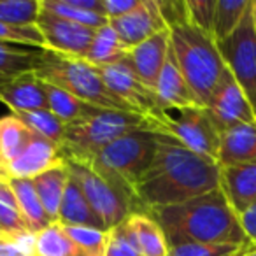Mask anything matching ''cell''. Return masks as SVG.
<instances>
[{
	"instance_id": "14",
	"label": "cell",
	"mask_w": 256,
	"mask_h": 256,
	"mask_svg": "<svg viewBox=\"0 0 256 256\" xmlns=\"http://www.w3.org/2000/svg\"><path fill=\"white\" fill-rule=\"evenodd\" d=\"M62 164H64V158L56 144L34 132L25 150L14 160L0 168L8 179H36L42 172Z\"/></svg>"
},
{
	"instance_id": "34",
	"label": "cell",
	"mask_w": 256,
	"mask_h": 256,
	"mask_svg": "<svg viewBox=\"0 0 256 256\" xmlns=\"http://www.w3.org/2000/svg\"><path fill=\"white\" fill-rule=\"evenodd\" d=\"M68 237L79 246L86 256H106L109 232L88 226H64Z\"/></svg>"
},
{
	"instance_id": "38",
	"label": "cell",
	"mask_w": 256,
	"mask_h": 256,
	"mask_svg": "<svg viewBox=\"0 0 256 256\" xmlns=\"http://www.w3.org/2000/svg\"><path fill=\"white\" fill-rule=\"evenodd\" d=\"M184 14L190 23L210 34L216 0H182Z\"/></svg>"
},
{
	"instance_id": "12",
	"label": "cell",
	"mask_w": 256,
	"mask_h": 256,
	"mask_svg": "<svg viewBox=\"0 0 256 256\" xmlns=\"http://www.w3.org/2000/svg\"><path fill=\"white\" fill-rule=\"evenodd\" d=\"M206 109L220 134L226 132L234 126H238V124L256 123L251 106H249L244 93L240 92L238 84L235 82L230 70L224 76L220 88L216 90Z\"/></svg>"
},
{
	"instance_id": "25",
	"label": "cell",
	"mask_w": 256,
	"mask_h": 256,
	"mask_svg": "<svg viewBox=\"0 0 256 256\" xmlns=\"http://www.w3.org/2000/svg\"><path fill=\"white\" fill-rule=\"evenodd\" d=\"M40 48L18 46L0 40V81L16 78L25 72H36L44 56Z\"/></svg>"
},
{
	"instance_id": "35",
	"label": "cell",
	"mask_w": 256,
	"mask_h": 256,
	"mask_svg": "<svg viewBox=\"0 0 256 256\" xmlns=\"http://www.w3.org/2000/svg\"><path fill=\"white\" fill-rule=\"evenodd\" d=\"M106 256H142L128 221H123L116 228L109 230Z\"/></svg>"
},
{
	"instance_id": "13",
	"label": "cell",
	"mask_w": 256,
	"mask_h": 256,
	"mask_svg": "<svg viewBox=\"0 0 256 256\" xmlns=\"http://www.w3.org/2000/svg\"><path fill=\"white\" fill-rule=\"evenodd\" d=\"M109 25L128 50L168 28L160 2L156 0H140L137 8L128 14L109 20Z\"/></svg>"
},
{
	"instance_id": "9",
	"label": "cell",
	"mask_w": 256,
	"mask_h": 256,
	"mask_svg": "<svg viewBox=\"0 0 256 256\" xmlns=\"http://www.w3.org/2000/svg\"><path fill=\"white\" fill-rule=\"evenodd\" d=\"M218 44L228 70L256 118V20L252 14V0L237 30Z\"/></svg>"
},
{
	"instance_id": "43",
	"label": "cell",
	"mask_w": 256,
	"mask_h": 256,
	"mask_svg": "<svg viewBox=\"0 0 256 256\" xmlns=\"http://www.w3.org/2000/svg\"><path fill=\"white\" fill-rule=\"evenodd\" d=\"M252 14H254V20H256V0H252Z\"/></svg>"
},
{
	"instance_id": "29",
	"label": "cell",
	"mask_w": 256,
	"mask_h": 256,
	"mask_svg": "<svg viewBox=\"0 0 256 256\" xmlns=\"http://www.w3.org/2000/svg\"><path fill=\"white\" fill-rule=\"evenodd\" d=\"M249 6L251 0H216L212 28H210V36L216 39V42L228 39L237 30Z\"/></svg>"
},
{
	"instance_id": "22",
	"label": "cell",
	"mask_w": 256,
	"mask_h": 256,
	"mask_svg": "<svg viewBox=\"0 0 256 256\" xmlns=\"http://www.w3.org/2000/svg\"><path fill=\"white\" fill-rule=\"evenodd\" d=\"M9 186L14 193L18 209L22 212L23 220H25L26 226H28L30 234L36 235L50 224H53L48 218L42 204H40L32 179H9Z\"/></svg>"
},
{
	"instance_id": "23",
	"label": "cell",
	"mask_w": 256,
	"mask_h": 256,
	"mask_svg": "<svg viewBox=\"0 0 256 256\" xmlns=\"http://www.w3.org/2000/svg\"><path fill=\"white\" fill-rule=\"evenodd\" d=\"M44 82V92L48 96V107L50 110L58 118V120L64 121L67 126L76 123H81V121L88 120V118L98 114L102 109L95 106H90V104L82 102V100L76 98L74 95L67 93L65 90L53 86L50 82Z\"/></svg>"
},
{
	"instance_id": "36",
	"label": "cell",
	"mask_w": 256,
	"mask_h": 256,
	"mask_svg": "<svg viewBox=\"0 0 256 256\" xmlns=\"http://www.w3.org/2000/svg\"><path fill=\"white\" fill-rule=\"evenodd\" d=\"M242 246L184 242L168 248V256H235Z\"/></svg>"
},
{
	"instance_id": "42",
	"label": "cell",
	"mask_w": 256,
	"mask_h": 256,
	"mask_svg": "<svg viewBox=\"0 0 256 256\" xmlns=\"http://www.w3.org/2000/svg\"><path fill=\"white\" fill-rule=\"evenodd\" d=\"M248 256H256V244H252V248H251V251L248 252Z\"/></svg>"
},
{
	"instance_id": "6",
	"label": "cell",
	"mask_w": 256,
	"mask_h": 256,
	"mask_svg": "<svg viewBox=\"0 0 256 256\" xmlns=\"http://www.w3.org/2000/svg\"><path fill=\"white\" fill-rule=\"evenodd\" d=\"M36 74L42 81L65 90L82 102L95 106L102 110H130V107L110 93L100 70L93 67L84 58L62 56L56 53L44 51Z\"/></svg>"
},
{
	"instance_id": "19",
	"label": "cell",
	"mask_w": 256,
	"mask_h": 256,
	"mask_svg": "<svg viewBox=\"0 0 256 256\" xmlns=\"http://www.w3.org/2000/svg\"><path fill=\"white\" fill-rule=\"evenodd\" d=\"M256 160V123L238 124L220 134L218 165L235 167Z\"/></svg>"
},
{
	"instance_id": "4",
	"label": "cell",
	"mask_w": 256,
	"mask_h": 256,
	"mask_svg": "<svg viewBox=\"0 0 256 256\" xmlns=\"http://www.w3.org/2000/svg\"><path fill=\"white\" fill-rule=\"evenodd\" d=\"M137 130H154L150 118L130 110H100L67 126L58 150L64 160L90 165L109 144Z\"/></svg>"
},
{
	"instance_id": "37",
	"label": "cell",
	"mask_w": 256,
	"mask_h": 256,
	"mask_svg": "<svg viewBox=\"0 0 256 256\" xmlns=\"http://www.w3.org/2000/svg\"><path fill=\"white\" fill-rule=\"evenodd\" d=\"M0 40L2 42L18 44V46H30L44 50V40L37 26H14L0 23Z\"/></svg>"
},
{
	"instance_id": "1",
	"label": "cell",
	"mask_w": 256,
	"mask_h": 256,
	"mask_svg": "<svg viewBox=\"0 0 256 256\" xmlns=\"http://www.w3.org/2000/svg\"><path fill=\"white\" fill-rule=\"evenodd\" d=\"M221 184V167L216 160L193 153L179 140L158 132L153 164L136 190V204L144 212L170 207L206 195Z\"/></svg>"
},
{
	"instance_id": "10",
	"label": "cell",
	"mask_w": 256,
	"mask_h": 256,
	"mask_svg": "<svg viewBox=\"0 0 256 256\" xmlns=\"http://www.w3.org/2000/svg\"><path fill=\"white\" fill-rule=\"evenodd\" d=\"M44 40V50L62 56L84 58L92 46L95 30L72 23L50 11H39L36 23Z\"/></svg>"
},
{
	"instance_id": "17",
	"label": "cell",
	"mask_w": 256,
	"mask_h": 256,
	"mask_svg": "<svg viewBox=\"0 0 256 256\" xmlns=\"http://www.w3.org/2000/svg\"><path fill=\"white\" fill-rule=\"evenodd\" d=\"M154 96H156V106L162 112L170 109H184V107L198 106L192 88L179 68L172 50H168L167 60H165L162 74L158 78Z\"/></svg>"
},
{
	"instance_id": "20",
	"label": "cell",
	"mask_w": 256,
	"mask_h": 256,
	"mask_svg": "<svg viewBox=\"0 0 256 256\" xmlns=\"http://www.w3.org/2000/svg\"><path fill=\"white\" fill-rule=\"evenodd\" d=\"M58 223L64 224V226H88L96 228V230H106L102 220L92 209L82 190L79 188V184L70 174H68V181L67 186H65Z\"/></svg>"
},
{
	"instance_id": "7",
	"label": "cell",
	"mask_w": 256,
	"mask_h": 256,
	"mask_svg": "<svg viewBox=\"0 0 256 256\" xmlns=\"http://www.w3.org/2000/svg\"><path fill=\"white\" fill-rule=\"evenodd\" d=\"M153 123L154 132L179 140L193 153L218 162L220 132L214 126L206 107L193 106L184 109L164 110Z\"/></svg>"
},
{
	"instance_id": "27",
	"label": "cell",
	"mask_w": 256,
	"mask_h": 256,
	"mask_svg": "<svg viewBox=\"0 0 256 256\" xmlns=\"http://www.w3.org/2000/svg\"><path fill=\"white\" fill-rule=\"evenodd\" d=\"M34 256H86L68 237L64 224L53 223L34 235Z\"/></svg>"
},
{
	"instance_id": "28",
	"label": "cell",
	"mask_w": 256,
	"mask_h": 256,
	"mask_svg": "<svg viewBox=\"0 0 256 256\" xmlns=\"http://www.w3.org/2000/svg\"><path fill=\"white\" fill-rule=\"evenodd\" d=\"M34 132L14 114L0 118V167L12 162L28 144Z\"/></svg>"
},
{
	"instance_id": "31",
	"label": "cell",
	"mask_w": 256,
	"mask_h": 256,
	"mask_svg": "<svg viewBox=\"0 0 256 256\" xmlns=\"http://www.w3.org/2000/svg\"><path fill=\"white\" fill-rule=\"evenodd\" d=\"M0 230L4 235H23L30 234L25 220L16 204L14 193L8 181L0 182Z\"/></svg>"
},
{
	"instance_id": "16",
	"label": "cell",
	"mask_w": 256,
	"mask_h": 256,
	"mask_svg": "<svg viewBox=\"0 0 256 256\" xmlns=\"http://www.w3.org/2000/svg\"><path fill=\"white\" fill-rule=\"evenodd\" d=\"M0 102H4L12 114L50 109L44 82L36 72H25L0 81Z\"/></svg>"
},
{
	"instance_id": "24",
	"label": "cell",
	"mask_w": 256,
	"mask_h": 256,
	"mask_svg": "<svg viewBox=\"0 0 256 256\" xmlns=\"http://www.w3.org/2000/svg\"><path fill=\"white\" fill-rule=\"evenodd\" d=\"M128 224L139 246L142 256H168V244L160 224L151 214L144 210H136L128 216Z\"/></svg>"
},
{
	"instance_id": "39",
	"label": "cell",
	"mask_w": 256,
	"mask_h": 256,
	"mask_svg": "<svg viewBox=\"0 0 256 256\" xmlns=\"http://www.w3.org/2000/svg\"><path fill=\"white\" fill-rule=\"evenodd\" d=\"M139 2L140 0H104V11L107 20H116L134 11Z\"/></svg>"
},
{
	"instance_id": "26",
	"label": "cell",
	"mask_w": 256,
	"mask_h": 256,
	"mask_svg": "<svg viewBox=\"0 0 256 256\" xmlns=\"http://www.w3.org/2000/svg\"><path fill=\"white\" fill-rule=\"evenodd\" d=\"M128 48L121 42L118 34L112 30V26L107 23L106 26L95 30L92 46L86 53L84 60L92 64L93 67H106V65L120 64L128 56Z\"/></svg>"
},
{
	"instance_id": "8",
	"label": "cell",
	"mask_w": 256,
	"mask_h": 256,
	"mask_svg": "<svg viewBox=\"0 0 256 256\" xmlns=\"http://www.w3.org/2000/svg\"><path fill=\"white\" fill-rule=\"evenodd\" d=\"M64 162L67 165L68 174L76 179L88 204L95 210L96 216L102 220L107 232L116 228L118 224L126 221L130 214L136 212L134 200L124 195L121 190H118L116 186L110 184L109 181H106L102 176L96 174L90 165L67 160Z\"/></svg>"
},
{
	"instance_id": "33",
	"label": "cell",
	"mask_w": 256,
	"mask_h": 256,
	"mask_svg": "<svg viewBox=\"0 0 256 256\" xmlns=\"http://www.w3.org/2000/svg\"><path fill=\"white\" fill-rule=\"evenodd\" d=\"M40 11L39 0H0V23L34 26Z\"/></svg>"
},
{
	"instance_id": "40",
	"label": "cell",
	"mask_w": 256,
	"mask_h": 256,
	"mask_svg": "<svg viewBox=\"0 0 256 256\" xmlns=\"http://www.w3.org/2000/svg\"><path fill=\"white\" fill-rule=\"evenodd\" d=\"M238 220H240V226L244 230L246 238L251 244H256V204H252L244 212L238 214Z\"/></svg>"
},
{
	"instance_id": "30",
	"label": "cell",
	"mask_w": 256,
	"mask_h": 256,
	"mask_svg": "<svg viewBox=\"0 0 256 256\" xmlns=\"http://www.w3.org/2000/svg\"><path fill=\"white\" fill-rule=\"evenodd\" d=\"M14 116L20 121H23L32 132L39 134L40 137H44V139L60 146L62 139L65 136V130H67V124L62 120H58L50 109L30 110V112H16Z\"/></svg>"
},
{
	"instance_id": "5",
	"label": "cell",
	"mask_w": 256,
	"mask_h": 256,
	"mask_svg": "<svg viewBox=\"0 0 256 256\" xmlns=\"http://www.w3.org/2000/svg\"><path fill=\"white\" fill-rule=\"evenodd\" d=\"M158 148V132L137 130L100 151L90 167L136 204V190L153 164Z\"/></svg>"
},
{
	"instance_id": "44",
	"label": "cell",
	"mask_w": 256,
	"mask_h": 256,
	"mask_svg": "<svg viewBox=\"0 0 256 256\" xmlns=\"http://www.w3.org/2000/svg\"><path fill=\"white\" fill-rule=\"evenodd\" d=\"M0 237H6V235H4V234H2V230H0Z\"/></svg>"
},
{
	"instance_id": "15",
	"label": "cell",
	"mask_w": 256,
	"mask_h": 256,
	"mask_svg": "<svg viewBox=\"0 0 256 256\" xmlns=\"http://www.w3.org/2000/svg\"><path fill=\"white\" fill-rule=\"evenodd\" d=\"M168 50H170V34L167 28L146 39L139 46L132 48L128 51V56L124 58V62L134 70V74L139 78V81L154 92L162 68L167 60Z\"/></svg>"
},
{
	"instance_id": "3",
	"label": "cell",
	"mask_w": 256,
	"mask_h": 256,
	"mask_svg": "<svg viewBox=\"0 0 256 256\" xmlns=\"http://www.w3.org/2000/svg\"><path fill=\"white\" fill-rule=\"evenodd\" d=\"M160 8L167 20L170 50L178 60L179 68L198 106L207 107L221 81L228 74L220 44L209 32L186 20L182 2H160Z\"/></svg>"
},
{
	"instance_id": "41",
	"label": "cell",
	"mask_w": 256,
	"mask_h": 256,
	"mask_svg": "<svg viewBox=\"0 0 256 256\" xmlns=\"http://www.w3.org/2000/svg\"><path fill=\"white\" fill-rule=\"evenodd\" d=\"M67 2L70 6H74V8L82 9V11L96 12V14L106 16V11H104V0H67Z\"/></svg>"
},
{
	"instance_id": "11",
	"label": "cell",
	"mask_w": 256,
	"mask_h": 256,
	"mask_svg": "<svg viewBox=\"0 0 256 256\" xmlns=\"http://www.w3.org/2000/svg\"><path fill=\"white\" fill-rule=\"evenodd\" d=\"M98 70L110 93L116 95L121 102L126 104L134 112L142 114L151 121L156 120L162 114V110L156 106L154 92L139 81V78L134 74V70L128 67L124 60L120 64L98 67Z\"/></svg>"
},
{
	"instance_id": "32",
	"label": "cell",
	"mask_w": 256,
	"mask_h": 256,
	"mask_svg": "<svg viewBox=\"0 0 256 256\" xmlns=\"http://www.w3.org/2000/svg\"><path fill=\"white\" fill-rule=\"evenodd\" d=\"M39 2H40V9H44V11H50L64 20L78 23V25L90 26V28H93V30L102 28V26H106L107 23H109V20H107L106 16L78 9L68 4L67 0H39Z\"/></svg>"
},
{
	"instance_id": "2",
	"label": "cell",
	"mask_w": 256,
	"mask_h": 256,
	"mask_svg": "<svg viewBox=\"0 0 256 256\" xmlns=\"http://www.w3.org/2000/svg\"><path fill=\"white\" fill-rule=\"evenodd\" d=\"M148 214H151L164 230L168 248L184 242L230 246L251 244L244 235L238 214L234 210L221 188L178 206L151 210Z\"/></svg>"
},
{
	"instance_id": "18",
	"label": "cell",
	"mask_w": 256,
	"mask_h": 256,
	"mask_svg": "<svg viewBox=\"0 0 256 256\" xmlns=\"http://www.w3.org/2000/svg\"><path fill=\"white\" fill-rule=\"evenodd\" d=\"M220 188L237 214L256 204V160L221 168Z\"/></svg>"
},
{
	"instance_id": "21",
	"label": "cell",
	"mask_w": 256,
	"mask_h": 256,
	"mask_svg": "<svg viewBox=\"0 0 256 256\" xmlns=\"http://www.w3.org/2000/svg\"><path fill=\"white\" fill-rule=\"evenodd\" d=\"M67 181H68V170L65 162L62 165H56V167L42 172L36 179H32L40 204H42L51 223H58V216H60V207H62V200H64Z\"/></svg>"
}]
</instances>
